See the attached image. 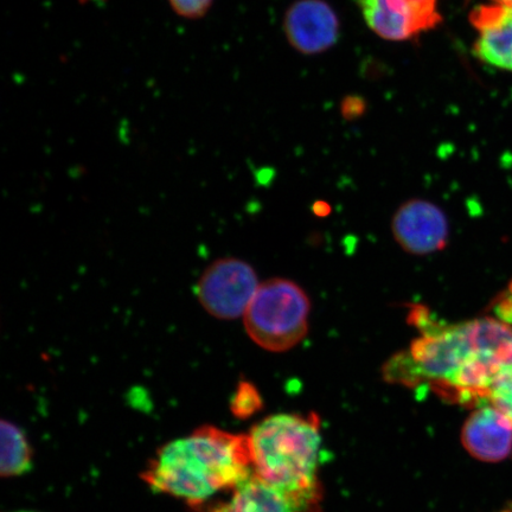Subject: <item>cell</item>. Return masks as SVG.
<instances>
[{
  "instance_id": "1",
  "label": "cell",
  "mask_w": 512,
  "mask_h": 512,
  "mask_svg": "<svg viewBox=\"0 0 512 512\" xmlns=\"http://www.w3.org/2000/svg\"><path fill=\"white\" fill-rule=\"evenodd\" d=\"M512 366V324L492 317L446 326L425 335L388 363V381H424L465 406L488 402L497 377Z\"/></svg>"
},
{
  "instance_id": "2",
  "label": "cell",
  "mask_w": 512,
  "mask_h": 512,
  "mask_svg": "<svg viewBox=\"0 0 512 512\" xmlns=\"http://www.w3.org/2000/svg\"><path fill=\"white\" fill-rule=\"evenodd\" d=\"M253 475L248 434L204 426L171 441L157 452L143 472L155 492L200 507L223 490H234Z\"/></svg>"
},
{
  "instance_id": "3",
  "label": "cell",
  "mask_w": 512,
  "mask_h": 512,
  "mask_svg": "<svg viewBox=\"0 0 512 512\" xmlns=\"http://www.w3.org/2000/svg\"><path fill=\"white\" fill-rule=\"evenodd\" d=\"M253 473L305 511L319 498L317 469L322 446L316 414H278L248 434Z\"/></svg>"
},
{
  "instance_id": "4",
  "label": "cell",
  "mask_w": 512,
  "mask_h": 512,
  "mask_svg": "<svg viewBox=\"0 0 512 512\" xmlns=\"http://www.w3.org/2000/svg\"><path fill=\"white\" fill-rule=\"evenodd\" d=\"M310 313L311 300L302 287L292 280L273 278L260 284L242 319L256 345L284 352L307 336Z\"/></svg>"
},
{
  "instance_id": "5",
  "label": "cell",
  "mask_w": 512,
  "mask_h": 512,
  "mask_svg": "<svg viewBox=\"0 0 512 512\" xmlns=\"http://www.w3.org/2000/svg\"><path fill=\"white\" fill-rule=\"evenodd\" d=\"M260 284L251 264L226 256L211 262L203 271L195 294L209 316L227 322L245 315Z\"/></svg>"
},
{
  "instance_id": "6",
  "label": "cell",
  "mask_w": 512,
  "mask_h": 512,
  "mask_svg": "<svg viewBox=\"0 0 512 512\" xmlns=\"http://www.w3.org/2000/svg\"><path fill=\"white\" fill-rule=\"evenodd\" d=\"M370 30L383 40L403 42L443 22L439 0H357Z\"/></svg>"
},
{
  "instance_id": "7",
  "label": "cell",
  "mask_w": 512,
  "mask_h": 512,
  "mask_svg": "<svg viewBox=\"0 0 512 512\" xmlns=\"http://www.w3.org/2000/svg\"><path fill=\"white\" fill-rule=\"evenodd\" d=\"M394 239L412 255H430L444 249L450 236L447 216L437 204L411 200L402 204L392 221Z\"/></svg>"
},
{
  "instance_id": "8",
  "label": "cell",
  "mask_w": 512,
  "mask_h": 512,
  "mask_svg": "<svg viewBox=\"0 0 512 512\" xmlns=\"http://www.w3.org/2000/svg\"><path fill=\"white\" fill-rule=\"evenodd\" d=\"M287 41L304 55L331 49L341 35L336 11L324 0H297L287 9L284 21Z\"/></svg>"
},
{
  "instance_id": "9",
  "label": "cell",
  "mask_w": 512,
  "mask_h": 512,
  "mask_svg": "<svg viewBox=\"0 0 512 512\" xmlns=\"http://www.w3.org/2000/svg\"><path fill=\"white\" fill-rule=\"evenodd\" d=\"M470 22L478 32L473 46L478 60L512 72V6L491 2L476 6Z\"/></svg>"
},
{
  "instance_id": "10",
  "label": "cell",
  "mask_w": 512,
  "mask_h": 512,
  "mask_svg": "<svg viewBox=\"0 0 512 512\" xmlns=\"http://www.w3.org/2000/svg\"><path fill=\"white\" fill-rule=\"evenodd\" d=\"M465 450L485 463H499L512 453V426L490 403L477 407L465 421Z\"/></svg>"
},
{
  "instance_id": "11",
  "label": "cell",
  "mask_w": 512,
  "mask_h": 512,
  "mask_svg": "<svg viewBox=\"0 0 512 512\" xmlns=\"http://www.w3.org/2000/svg\"><path fill=\"white\" fill-rule=\"evenodd\" d=\"M283 492L267 484L254 473L234 489L232 497L206 512H304Z\"/></svg>"
},
{
  "instance_id": "12",
  "label": "cell",
  "mask_w": 512,
  "mask_h": 512,
  "mask_svg": "<svg viewBox=\"0 0 512 512\" xmlns=\"http://www.w3.org/2000/svg\"><path fill=\"white\" fill-rule=\"evenodd\" d=\"M2 475L22 476L30 470L32 452L27 435L14 422H2Z\"/></svg>"
},
{
  "instance_id": "13",
  "label": "cell",
  "mask_w": 512,
  "mask_h": 512,
  "mask_svg": "<svg viewBox=\"0 0 512 512\" xmlns=\"http://www.w3.org/2000/svg\"><path fill=\"white\" fill-rule=\"evenodd\" d=\"M486 403L494 406L512 426V366L504 370L492 384Z\"/></svg>"
},
{
  "instance_id": "14",
  "label": "cell",
  "mask_w": 512,
  "mask_h": 512,
  "mask_svg": "<svg viewBox=\"0 0 512 512\" xmlns=\"http://www.w3.org/2000/svg\"><path fill=\"white\" fill-rule=\"evenodd\" d=\"M260 405V398L251 383H240L233 400V409L236 415L245 416L255 412Z\"/></svg>"
},
{
  "instance_id": "15",
  "label": "cell",
  "mask_w": 512,
  "mask_h": 512,
  "mask_svg": "<svg viewBox=\"0 0 512 512\" xmlns=\"http://www.w3.org/2000/svg\"><path fill=\"white\" fill-rule=\"evenodd\" d=\"M169 3L177 15L196 19L207 14L213 0H169Z\"/></svg>"
},
{
  "instance_id": "16",
  "label": "cell",
  "mask_w": 512,
  "mask_h": 512,
  "mask_svg": "<svg viewBox=\"0 0 512 512\" xmlns=\"http://www.w3.org/2000/svg\"><path fill=\"white\" fill-rule=\"evenodd\" d=\"M494 311L498 319L512 324V281L507 291L498 298L494 305Z\"/></svg>"
},
{
  "instance_id": "17",
  "label": "cell",
  "mask_w": 512,
  "mask_h": 512,
  "mask_svg": "<svg viewBox=\"0 0 512 512\" xmlns=\"http://www.w3.org/2000/svg\"><path fill=\"white\" fill-rule=\"evenodd\" d=\"M491 2H497V3H502V4H505V5L512 6V0H491Z\"/></svg>"
},
{
  "instance_id": "18",
  "label": "cell",
  "mask_w": 512,
  "mask_h": 512,
  "mask_svg": "<svg viewBox=\"0 0 512 512\" xmlns=\"http://www.w3.org/2000/svg\"><path fill=\"white\" fill-rule=\"evenodd\" d=\"M22 512H32V511H22Z\"/></svg>"
}]
</instances>
